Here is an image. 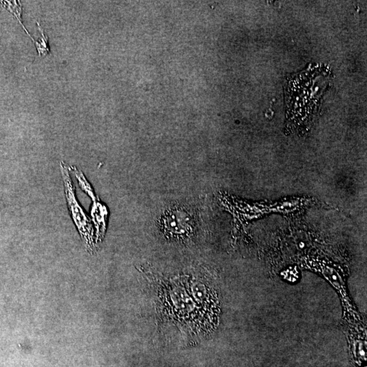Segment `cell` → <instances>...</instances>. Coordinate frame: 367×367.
I'll use <instances>...</instances> for the list:
<instances>
[{
	"instance_id": "cell-2",
	"label": "cell",
	"mask_w": 367,
	"mask_h": 367,
	"mask_svg": "<svg viewBox=\"0 0 367 367\" xmlns=\"http://www.w3.org/2000/svg\"><path fill=\"white\" fill-rule=\"evenodd\" d=\"M38 27H39L40 31L42 33V38L39 40V41H33V43L35 44V47H36L38 53L40 57L42 55H47L48 54L50 53V50L49 47V37L47 35H45L43 29H42L41 25H40L39 22H37Z\"/></svg>"
},
{
	"instance_id": "cell-1",
	"label": "cell",
	"mask_w": 367,
	"mask_h": 367,
	"mask_svg": "<svg viewBox=\"0 0 367 367\" xmlns=\"http://www.w3.org/2000/svg\"><path fill=\"white\" fill-rule=\"evenodd\" d=\"M61 170L62 173L63 183H64L65 197H66L67 205L72 217L74 222L77 225L82 239L84 242L91 246L92 241V229L91 222L81 205L79 204L75 196V189L72 181L67 172L66 165L64 162H61Z\"/></svg>"
}]
</instances>
